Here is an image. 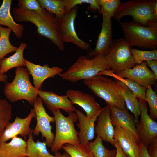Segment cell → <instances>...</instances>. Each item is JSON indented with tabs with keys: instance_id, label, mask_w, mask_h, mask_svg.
Returning a JSON list of instances; mask_svg holds the SVG:
<instances>
[{
	"instance_id": "1",
	"label": "cell",
	"mask_w": 157,
	"mask_h": 157,
	"mask_svg": "<svg viewBox=\"0 0 157 157\" xmlns=\"http://www.w3.org/2000/svg\"><path fill=\"white\" fill-rule=\"evenodd\" d=\"M13 14L17 22L34 24L38 35L48 39L60 50H64V43L60 37L59 19L53 14L43 8L40 11H31L18 8L14 9Z\"/></svg>"
},
{
	"instance_id": "2",
	"label": "cell",
	"mask_w": 157,
	"mask_h": 157,
	"mask_svg": "<svg viewBox=\"0 0 157 157\" xmlns=\"http://www.w3.org/2000/svg\"><path fill=\"white\" fill-rule=\"evenodd\" d=\"M109 70L110 68L106 56L98 55L88 58L82 56L66 71L59 75L63 79L75 83L90 79L101 71Z\"/></svg>"
},
{
	"instance_id": "3",
	"label": "cell",
	"mask_w": 157,
	"mask_h": 157,
	"mask_svg": "<svg viewBox=\"0 0 157 157\" xmlns=\"http://www.w3.org/2000/svg\"><path fill=\"white\" fill-rule=\"evenodd\" d=\"M125 39L131 47L155 49L157 46V23L147 26L132 21L119 22Z\"/></svg>"
},
{
	"instance_id": "4",
	"label": "cell",
	"mask_w": 157,
	"mask_h": 157,
	"mask_svg": "<svg viewBox=\"0 0 157 157\" xmlns=\"http://www.w3.org/2000/svg\"><path fill=\"white\" fill-rule=\"evenodd\" d=\"M30 74L26 68L16 67L14 79L11 82L6 83L4 88L6 98L10 102L24 99L33 105L38 97V90L31 84Z\"/></svg>"
},
{
	"instance_id": "5",
	"label": "cell",
	"mask_w": 157,
	"mask_h": 157,
	"mask_svg": "<svg viewBox=\"0 0 157 157\" xmlns=\"http://www.w3.org/2000/svg\"><path fill=\"white\" fill-rule=\"evenodd\" d=\"M51 111L54 115L56 126L54 140L51 147V151L55 153H58L65 144L79 143L78 132L75 129L74 125L78 119L76 113H69L66 117L59 109Z\"/></svg>"
},
{
	"instance_id": "6",
	"label": "cell",
	"mask_w": 157,
	"mask_h": 157,
	"mask_svg": "<svg viewBox=\"0 0 157 157\" xmlns=\"http://www.w3.org/2000/svg\"><path fill=\"white\" fill-rule=\"evenodd\" d=\"M83 83L95 95L104 100L107 105L122 110L127 108L116 88L115 80L103 75H97L84 80Z\"/></svg>"
},
{
	"instance_id": "7",
	"label": "cell",
	"mask_w": 157,
	"mask_h": 157,
	"mask_svg": "<svg viewBox=\"0 0 157 157\" xmlns=\"http://www.w3.org/2000/svg\"><path fill=\"white\" fill-rule=\"evenodd\" d=\"M151 0H132L121 2L113 17L119 22L125 16H130L133 21L144 26L154 22ZM156 23V22H155Z\"/></svg>"
},
{
	"instance_id": "8",
	"label": "cell",
	"mask_w": 157,
	"mask_h": 157,
	"mask_svg": "<svg viewBox=\"0 0 157 157\" xmlns=\"http://www.w3.org/2000/svg\"><path fill=\"white\" fill-rule=\"evenodd\" d=\"M131 47L124 38H118L113 41L111 50L106 56L110 70L115 74L130 69L135 65L132 55Z\"/></svg>"
},
{
	"instance_id": "9",
	"label": "cell",
	"mask_w": 157,
	"mask_h": 157,
	"mask_svg": "<svg viewBox=\"0 0 157 157\" xmlns=\"http://www.w3.org/2000/svg\"><path fill=\"white\" fill-rule=\"evenodd\" d=\"M78 9V6H75L59 19L60 37L63 43H72L88 52L92 50L90 45L79 38L75 30V21Z\"/></svg>"
},
{
	"instance_id": "10",
	"label": "cell",
	"mask_w": 157,
	"mask_h": 157,
	"mask_svg": "<svg viewBox=\"0 0 157 157\" xmlns=\"http://www.w3.org/2000/svg\"><path fill=\"white\" fill-rule=\"evenodd\" d=\"M36 113V124L33 134L36 136L41 133L43 138H45L47 146L51 147L53 144L55 135L51 131V122H55L54 117L49 115L47 113L40 98L37 97L33 105Z\"/></svg>"
},
{
	"instance_id": "11",
	"label": "cell",
	"mask_w": 157,
	"mask_h": 157,
	"mask_svg": "<svg viewBox=\"0 0 157 157\" xmlns=\"http://www.w3.org/2000/svg\"><path fill=\"white\" fill-rule=\"evenodd\" d=\"M140 117L136 127L140 142L147 147L157 138V123L148 114L147 102L138 99Z\"/></svg>"
},
{
	"instance_id": "12",
	"label": "cell",
	"mask_w": 157,
	"mask_h": 157,
	"mask_svg": "<svg viewBox=\"0 0 157 157\" xmlns=\"http://www.w3.org/2000/svg\"><path fill=\"white\" fill-rule=\"evenodd\" d=\"M101 12L103 18L101 30L95 48L88 51L85 55L88 58H92L98 55L106 56L110 51L113 44L111 18Z\"/></svg>"
},
{
	"instance_id": "13",
	"label": "cell",
	"mask_w": 157,
	"mask_h": 157,
	"mask_svg": "<svg viewBox=\"0 0 157 157\" xmlns=\"http://www.w3.org/2000/svg\"><path fill=\"white\" fill-rule=\"evenodd\" d=\"M34 109L31 108L28 115L22 118L16 116L14 121L9 122L0 135V143L6 142L18 135L25 137L28 135L32 131L30 127L32 119L35 117Z\"/></svg>"
},
{
	"instance_id": "14",
	"label": "cell",
	"mask_w": 157,
	"mask_h": 157,
	"mask_svg": "<svg viewBox=\"0 0 157 157\" xmlns=\"http://www.w3.org/2000/svg\"><path fill=\"white\" fill-rule=\"evenodd\" d=\"M116 74L122 78L132 79L146 88L155 85L157 79L154 73L148 68L145 61Z\"/></svg>"
},
{
	"instance_id": "15",
	"label": "cell",
	"mask_w": 157,
	"mask_h": 157,
	"mask_svg": "<svg viewBox=\"0 0 157 157\" xmlns=\"http://www.w3.org/2000/svg\"><path fill=\"white\" fill-rule=\"evenodd\" d=\"M66 95L73 104H77L81 107L88 117L94 116L102 110L94 97L87 93L78 90H68L66 92Z\"/></svg>"
},
{
	"instance_id": "16",
	"label": "cell",
	"mask_w": 157,
	"mask_h": 157,
	"mask_svg": "<svg viewBox=\"0 0 157 157\" xmlns=\"http://www.w3.org/2000/svg\"><path fill=\"white\" fill-rule=\"evenodd\" d=\"M110 118L113 126H119L128 133L138 143L140 142L134 121L129 114L127 108L122 110L110 106Z\"/></svg>"
},
{
	"instance_id": "17",
	"label": "cell",
	"mask_w": 157,
	"mask_h": 157,
	"mask_svg": "<svg viewBox=\"0 0 157 157\" xmlns=\"http://www.w3.org/2000/svg\"><path fill=\"white\" fill-rule=\"evenodd\" d=\"M24 62L25 66L32 76L34 87L38 90H41L42 84L46 79L59 75L63 71V69L58 66L50 67L47 64L42 66L25 59Z\"/></svg>"
},
{
	"instance_id": "18",
	"label": "cell",
	"mask_w": 157,
	"mask_h": 157,
	"mask_svg": "<svg viewBox=\"0 0 157 157\" xmlns=\"http://www.w3.org/2000/svg\"><path fill=\"white\" fill-rule=\"evenodd\" d=\"M110 113V106L107 104L103 108L97 117L94 132L103 141L109 143L115 147L114 128L112 123Z\"/></svg>"
},
{
	"instance_id": "19",
	"label": "cell",
	"mask_w": 157,
	"mask_h": 157,
	"mask_svg": "<svg viewBox=\"0 0 157 157\" xmlns=\"http://www.w3.org/2000/svg\"><path fill=\"white\" fill-rule=\"evenodd\" d=\"M38 94L51 111L61 109L69 113L75 112L76 110L66 95H59L53 92L41 90H38Z\"/></svg>"
},
{
	"instance_id": "20",
	"label": "cell",
	"mask_w": 157,
	"mask_h": 157,
	"mask_svg": "<svg viewBox=\"0 0 157 157\" xmlns=\"http://www.w3.org/2000/svg\"><path fill=\"white\" fill-rule=\"evenodd\" d=\"M101 111L94 116L88 117L81 111L76 110L75 113L78 119L76 125L80 130L78 136L80 144H88L90 141L94 139V123Z\"/></svg>"
},
{
	"instance_id": "21",
	"label": "cell",
	"mask_w": 157,
	"mask_h": 157,
	"mask_svg": "<svg viewBox=\"0 0 157 157\" xmlns=\"http://www.w3.org/2000/svg\"><path fill=\"white\" fill-rule=\"evenodd\" d=\"M113 138L128 157H139V143L122 128L115 127Z\"/></svg>"
},
{
	"instance_id": "22",
	"label": "cell",
	"mask_w": 157,
	"mask_h": 157,
	"mask_svg": "<svg viewBox=\"0 0 157 157\" xmlns=\"http://www.w3.org/2000/svg\"><path fill=\"white\" fill-rule=\"evenodd\" d=\"M26 141L13 137L9 142L0 143V157H27Z\"/></svg>"
},
{
	"instance_id": "23",
	"label": "cell",
	"mask_w": 157,
	"mask_h": 157,
	"mask_svg": "<svg viewBox=\"0 0 157 157\" xmlns=\"http://www.w3.org/2000/svg\"><path fill=\"white\" fill-rule=\"evenodd\" d=\"M115 87L118 93L124 100L127 109L134 115V122L137 124L140 114L139 100L133 93L123 83L116 79Z\"/></svg>"
},
{
	"instance_id": "24",
	"label": "cell",
	"mask_w": 157,
	"mask_h": 157,
	"mask_svg": "<svg viewBox=\"0 0 157 157\" xmlns=\"http://www.w3.org/2000/svg\"><path fill=\"white\" fill-rule=\"evenodd\" d=\"M12 2L11 0H3L0 7V25L10 28L16 37L19 39L22 37L25 28L23 25L15 22L13 19L10 12Z\"/></svg>"
},
{
	"instance_id": "25",
	"label": "cell",
	"mask_w": 157,
	"mask_h": 157,
	"mask_svg": "<svg viewBox=\"0 0 157 157\" xmlns=\"http://www.w3.org/2000/svg\"><path fill=\"white\" fill-rule=\"evenodd\" d=\"M27 46L26 43L21 42L17 50L14 54L1 60L0 74H4L10 69L15 67L25 66L23 52Z\"/></svg>"
},
{
	"instance_id": "26",
	"label": "cell",
	"mask_w": 157,
	"mask_h": 157,
	"mask_svg": "<svg viewBox=\"0 0 157 157\" xmlns=\"http://www.w3.org/2000/svg\"><path fill=\"white\" fill-rule=\"evenodd\" d=\"M47 146L45 141L41 142L39 140L34 141L32 130L26 141L27 157H55L49 152Z\"/></svg>"
},
{
	"instance_id": "27",
	"label": "cell",
	"mask_w": 157,
	"mask_h": 157,
	"mask_svg": "<svg viewBox=\"0 0 157 157\" xmlns=\"http://www.w3.org/2000/svg\"><path fill=\"white\" fill-rule=\"evenodd\" d=\"M97 75L109 76L119 81L125 85L138 99L145 100L146 88L135 81L129 78L120 77L113 73L111 70L101 71Z\"/></svg>"
},
{
	"instance_id": "28",
	"label": "cell",
	"mask_w": 157,
	"mask_h": 157,
	"mask_svg": "<svg viewBox=\"0 0 157 157\" xmlns=\"http://www.w3.org/2000/svg\"><path fill=\"white\" fill-rule=\"evenodd\" d=\"M12 30L0 25V60L3 59L7 54L16 52L18 47L12 45L9 40V36Z\"/></svg>"
},
{
	"instance_id": "29",
	"label": "cell",
	"mask_w": 157,
	"mask_h": 157,
	"mask_svg": "<svg viewBox=\"0 0 157 157\" xmlns=\"http://www.w3.org/2000/svg\"><path fill=\"white\" fill-rule=\"evenodd\" d=\"M41 7L53 14L58 19L65 14L64 0H37Z\"/></svg>"
},
{
	"instance_id": "30",
	"label": "cell",
	"mask_w": 157,
	"mask_h": 157,
	"mask_svg": "<svg viewBox=\"0 0 157 157\" xmlns=\"http://www.w3.org/2000/svg\"><path fill=\"white\" fill-rule=\"evenodd\" d=\"M88 145L94 157H116V149L109 150L103 144V140L97 136L94 140L89 142Z\"/></svg>"
},
{
	"instance_id": "31",
	"label": "cell",
	"mask_w": 157,
	"mask_h": 157,
	"mask_svg": "<svg viewBox=\"0 0 157 157\" xmlns=\"http://www.w3.org/2000/svg\"><path fill=\"white\" fill-rule=\"evenodd\" d=\"M63 149L70 157H94L88 144H65Z\"/></svg>"
},
{
	"instance_id": "32",
	"label": "cell",
	"mask_w": 157,
	"mask_h": 157,
	"mask_svg": "<svg viewBox=\"0 0 157 157\" xmlns=\"http://www.w3.org/2000/svg\"><path fill=\"white\" fill-rule=\"evenodd\" d=\"M12 110L11 105L6 100L0 99V135L10 122Z\"/></svg>"
},
{
	"instance_id": "33",
	"label": "cell",
	"mask_w": 157,
	"mask_h": 157,
	"mask_svg": "<svg viewBox=\"0 0 157 157\" xmlns=\"http://www.w3.org/2000/svg\"><path fill=\"white\" fill-rule=\"evenodd\" d=\"M131 52L135 65L141 64L147 60H157V49H156L151 51H147L131 48Z\"/></svg>"
},
{
	"instance_id": "34",
	"label": "cell",
	"mask_w": 157,
	"mask_h": 157,
	"mask_svg": "<svg viewBox=\"0 0 157 157\" xmlns=\"http://www.w3.org/2000/svg\"><path fill=\"white\" fill-rule=\"evenodd\" d=\"M64 1L65 13L78 5L83 3L89 4L90 6L88 9L92 12L97 11L99 13H101V6L97 0H64Z\"/></svg>"
},
{
	"instance_id": "35",
	"label": "cell",
	"mask_w": 157,
	"mask_h": 157,
	"mask_svg": "<svg viewBox=\"0 0 157 157\" xmlns=\"http://www.w3.org/2000/svg\"><path fill=\"white\" fill-rule=\"evenodd\" d=\"M145 101L149 106V116L155 121L157 118V95L156 91L153 90L151 86L146 88Z\"/></svg>"
},
{
	"instance_id": "36",
	"label": "cell",
	"mask_w": 157,
	"mask_h": 157,
	"mask_svg": "<svg viewBox=\"0 0 157 157\" xmlns=\"http://www.w3.org/2000/svg\"><path fill=\"white\" fill-rule=\"evenodd\" d=\"M101 11L110 17L113 15L121 2L119 0H97Z\"/></svg>"
},
{
	"instance_id": "37",
	"label": "cell",
	"mask_w": 157,
	"mask_h": 157,
	"mask_svg": "<svg viewBox=\"0 0 157 157\" xmlns=\"http://www.w3.org/2000/svg\"><path fill=\"white\" fill-rule=\"evenodd\" d=\"M18 8L31 11H38L41 10V7L37 0H19Z\"/></svg>"
},
{
	"instance_id": "38",
	"label": "cell",
	"mask_w": 157,
	"mask_h": 157,
	"mask_svg": "<svg viewBox=\"0 0 157 157\" xmlns=\"http://www.w3.org/2000/svg\"><path fill=\"white\" fill-rule=\"evenodd\" d=\"M147 151L151 157H157V138L149 146Z\"/></svg>"
},
{
	"instance_id": "39",
	"label": "cell",
	"mask_w": 157,
	"mask_h": 157,
	"mask_svg": "<svg viewBox=\"0 0 157 157\" xmlns=\"http://www.w3.org/2000/svg\"><path fill=\"white\" fill-rule=\"evenodd\" d=\"M139 157H151L147 151V147L141 142L139 143Z\"/></svg>"
},
{
	"instance_id": "40",
	"label": "cell",
	"mask_w": 157,
	"mask_h": 157,
	"mask_svg": "<svg viewBox=\"0 0 157 157\" xmlns=\"http://www.w3.org/2000/svg\"><path fill=\"white\" fill-rule=\"evenodd\" d=\"M145 62L147 65L150 68L151 71L154 73L156 77L157 78V60H148Z\"/></svg>"
},
{
	"instance_id": "41",
	"label": "cell",
	"mask_w": 157,
	"mask_h": 157,
	"mask_svg": "<svg viewBox=\"0 0 157 157\" xmlns=\"http://www.w3.org/2000/svg\"><path fill=\"white\" fill-rule=\"evenodd\" d=\"M151 3L154 22L157 23V1L151 0Z\"/></svg>"
},
{
	"instance_id": "42",
	"label": "cell",
	"mask_w": 157,
	"mask_h": 157,
	"mask_svg": "<svg viewBox=\"0 0 157 157\" xmlns=\"http://www.w3.org/2000/svg\"><path fill=\"white\" fill-rule=\"evenodd\" d=\"M115 147L117 150L116 157H128L124 153L119 144L115 141Z\"/></svg>"
},
{
	"instance_id": "43",
	"label": "cell",
	"mask_w": 157,
	"mask_h": 157,
	"mask_svg": "<svg viewBox=\"0 0 157 157\" xmlns=\"http://www.w3.org/2000/svg\"><path fill=\"white\" fill-rule=\"evenodd\" d=\"M8 76L4 74H0V82H6Z\"/></svg>"
},
{
	"instance_id": "44",
	"label": "cell",
	"mask_w": 157,
	"mask_h": 157,
	"mask_svg": "<svg viewBox=\"0 0 157 157\" xmlns=\"http://www.w3.org/2000/svg\"><path fill=\"white\" fill-rule=\"evenodd\" d=\"M57 153H56V156H55V157H62L60 155H58Z\"/></svg>"
},
{
	"instance_id": "45",
	"label": "cell",
	"mask_w": 157,
	"mask_h": 157,
	"mask_svg": "<svg viewBox=\"0 0 157 157\" xmlns=\"http://www.w3.org/2000/svg\"><path fill=\"white\" fill-rule=\"evenodd\" d=\"M1 60H0V64H1Z\"/></svg>"
}]
</instances>
